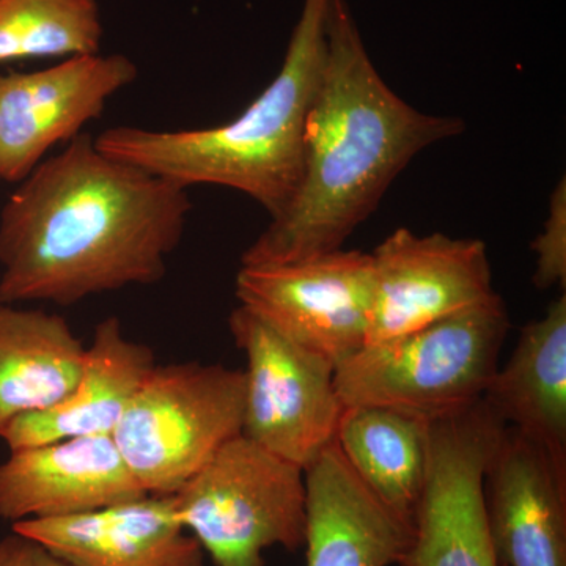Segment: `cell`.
<instances>
[{
  "mask_svg": "<svg viewBox=\"0 0 566 566\" xmlns=\"http://www.w3.org/2000/svg\"><path fill=\"white\" fill-rule=\"evenodd\" d=\"M188 188L104 155L88 134L41 161L0 212V303H81L161 281Z\"/></svg>",
  "mask_w": 566,
  "mask_h": 566,
  "instance_id": "1",
  "label": "cell"
},
{
  "mask_svg": "<svg viewBox=\"0 0 566 566\" xmlns=\"http://www.w3.org/2000/svg\"><path fill=\"white\" fill-rule=\"evenodd\" d=\"M326 35L322 80L305 122L300 185L243 253L241 266L338 251L420 151L464 132L460 118L417 111L386 84L346 0H333Z\"/></svg>",
  "mask_w": 566,
  "mask_h": 566,
  "instance_id": "2",
  "label": "cell"
},
{
  "mask_svg": "<svg viewBox=\"0 0 566 566\" xmlns=\"http://www.w3.org/2000/svg\"><path fill=\"white\" fill-rule=\"evenodd\" d=\"M331 6L304 0L281 70L234 120L188 132L115 126L96 137V147L186 188L237 189L277 218L303 174L305 122L326 61Z\"/></svg>",
  "mask_w": 566,
  "mask_h": 566,
  "instance_id": "3",
  "label": "cell"
},
{
  "mask_svg": "<svg viewBox=\"0 0 566 566\" xmlns=\"http://www.w3.org/2000/svg\"><path fill=\"white\" fill-rule=\"evenodd\" d=\"M509 312L494 294L400 337L365 345L335 368L345 408L379 406L433 422L482 400L497 370Z\"/></svg>",
  "mask_w": 566,
  "mask_h": 566,
  "instance_id": "4",
  "label": "cell"
},
{
  "mask_svg": "<svg viewBox=\"0 0 566 566\" xmlns=\"http://www.w3.org/2000/svg\"><path fill=\"white\" fill-rule=\"evenodd\" d=\"M244 371L221 364L153 367L112 438L148 495H172L243 431Z\"/></svg>",
  "mask_w": 566,
  "mask_h": 566,
  "instance_id": "5",
  "label": "cell"
},
{
  "mask_svg": "<svg viewBox=\"0 0 566 566\" xmlns=\"http://www.w3.org/2000/svg\"><path fill=\"white\" fill-rule=\"evenodd\" d=\"M182 527L218 566H266L305 543L304 469L240 434L172 494Z\"/></svg>",
  "mask_w": 566,
  "mask_h": 566,
  "instance_id": "6",
  "label": "cell"
},
{
  "mask_svg": "<svg viewBox=\"0 0 566 566\" xmlns=\"http://www.w3.org/2000/svg\"><path fill=\"white\" fill-rule=\"evenodd\" d=\"M229 327L248 364L241 434L305 471L333 444L345 411L335 365L244 305L230 314Z\"/></svg>",
  "mask_w": 566,
  "mask_h": 566,
  "instance_id": "7",
  "label": "cell"
},
{
  "mask_svg": "<svg viewBox=\"0 0 566 566\" xmlns=\"http://www.w3.org/2000/svg\"><path fill=\"white\" fill-rule=\"evenodd\" d=\"M504 428L483 400L430 422L415 538L398 566H502L488 531L485 475Z\"/></svg>",
  "mask_w": 566,
  "mask_h": 566,
  "instance_id": "8",
  "label": "cell"
},
{
  "mask_svg": "<svg viewBox=\"0 0 566 566\" xmlns=\"http://www.w3.org/2000/svg\"><path fill=\"white\" fill-rule=\"evenodd\" d=\"M234 293L277 333L337 368L367 344L374 259L338 249L300 262L241 266Z\"/></svg>",
  "mask_w": 566,
  "mask_h": 566,
  "instance_id": "9",
  "label": "cell"
},
{
  "mask_svg": "<svg viewBox=\"0 0 566 566\" xmlns=\"http://www.w3.org/2000/svg\"><path fill=\"white\" fill-rule=\"evenodd\" d=\"M137 76L136 63L122 54L76 55L33 73L0 74V180L28 178Z\"/></svg>",
  "mask_w": 566,
  "mask_h": 566,
  "instance_id": "10",
  "label": "cell"
},
{
  "mask_svg": "<svg viewBox=\"0 0 566 566\" xmlns=\"http://www.w3.org/2000/svg\"><path fill=\"white\" fill-rule=\"evenodd\" d=\"M371 259L375 296L365 345L412 333L497 294L480 240L398 229Z\"/></svg>",
  "mask_w": 566,
  "mask_h": 566,
  "instance_id": "11",
  "label": "cell"
},
{
  "mask_svg": "<svg viewBox=\"0 0 566 566\" xmlns=\"http://www.w3.org/2000/svg\"><path fill=\"white\" fill-rule=\"evenodd\" d=\"M485 510L502 566H566V463L506 424L488 463Z\"/></svg>",
  "mask_w": 566,
  "mask_h": 566,
  "instance_id": "12",
  "label": "cell"
},
{
  "mask_svg": "<svg viewBox=\"0 0 566 566\" xmlns=\"http://www.w3.org/2000/svg\"><path fill=\"white\" fill-rule=\"evenodd\" d=\"M144 495L111 434L14 450L0 464V517L13 524L93 512Z\"/></svg>",
  "mask_w": 566,
  "mask_h": 566,
  "instance_id": "13",
  "label": "cell"
},
{
  "mask_svg": "<svg viewBox=\"0 0 566 566\" xmlns=\"http://www.w3.org/2000/svg\"><path fill=\"white\" fill-rule=\"evenodd\" d=\"M73 566H203L205 551L178 520L172 495L13 524Z\"/></svg>",
  "mask_w": 566,
  "mask_h": 566,
  "instance_id": "14",
  "label": "cell"
},
{
  "mask_svg": "<svg viewBox=\"0 0 566 566\" xmlns=\"http://www.w3.org/2000/svg\"><path fill=\"white\" fill-rule=\"evenodd\" d=\"M305 566L400 564L415 524L376 497L333 442L304 471Z\"/></svg>",
  "mask_w": 566,
  "mask_h": 566,
  "instance_id": "15",
  "label": "cell"
},
{
  "mask_svg": "<svg viewBox=\"0 0 566 566\" xmlns=\"http://www.w3.org/2000/svg\"><path fill=\"white\" fill-rule=\"evenodd\" d=\"M155 365L151 349L126 337L120 319L111 316L95 327L73 390L52 408L18 417L0 439L14 452L80 436H112Z\"/></svg>",
  "mask_w": 566,
  "mask_h": 566,
  "instance_id": "16",
  "label": "cell"
},
{
  "mask_svg": "<svg viewBox=\"0 0 566 566\" xmlns=\"http://www.w3.org/2000/svg\"><path fill=\"white\" fill-rule=\"evenodd\" d=\"M483 400L506 427L566 463L565 294L521 331L512 357L495 370Z\"/></svg>",
  "mask_w": 566,
  "mask_h": 566,
  "instance_id": "17",
  "label": "cell"
},
{
  "mask_svg": "<svg viewBox=\"0 0 566 566\" xmlns=\"http://www.w3.org/2000/svg\"><path fill=\"white\" fill-rule=\"evenodd\" d=\"M85 349L62 316L0 303V434L18 417L61 403Z\"/></svg>",
  "mask_w": 566,
  "mask_h": 566,
  "instance_id": "18",
  "label": "cell"
},
{
  "mask_svg": "<svg viewBox=\"0 0 566 566\" xmlns=\"http://www.w3.org/2000/svg\"><path fill=\"white\" fill-rule=\"evenodd\" d=\"M335 442L365 486L415 524L427 476L430 422L379 406H348Z\"/></svg>",
  "mask_w": 566,
  "mask_h": 566,
  "instance_id": "19",
  "label": "cell"
},
{
  "mask_svg": "<svg viewBox=\"0 0 566 566\" xmlns=\"http://www.w3.org/2000/svg\"><path fill=\"white\" fill-rule=\"evenodd\" d=\"M98 0H0V63L99 54Z\"/></svg>",
  "mask_w": 566,
  "mask_h": 566,
  "instance_id": "20",
  "label": "cell"
},
{
  "mask_svg": "<svg viewBox=\"0 0 566 566\" xmlns=\"http://www.w3.org/2000/svg\"><path fill=\"white\" fill-rule=\"evenodd\" d=\"M536 253L534 283L539 290L566 282V185L562 178L551 196L545 229L532 244Z\"/></svg>",
  "mask_w": 566,
  "mask_h": 566,
  "instance_id": "21",
  "label": "cell"
},
{
  "mask_svg": "<svg viewBox=\"0 0 566 566\" xmlns=\"http://www.w3.org/2000/svg\"><path fill=\"white\" fill-rule=\"evenodd\" d=\"M0 566H73L48 547L21 534L0 538Z\"/></svg>",
  "mask_w": 566,
  "mask_h": 566,
  "instance_id": "22",
  "label": "cell"
}]
</instances>
